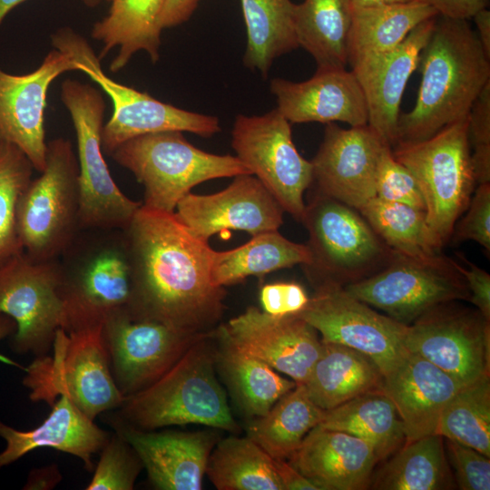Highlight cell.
I'll return each mask as SVG.
<instances>
[{"label": "cell", "mask_w": 490, "mask_h": 490, "mask_svg": "<svg viewBox=\"0 0 490 490\" xmlns=\"http://www.w3.org/2000/svg\"><path fill=\"white\" fill-rule=\"evenodd\" d=\"M132 265L128 311L191 334H209L224 313L226 291L213 284L214 250L174 212L140 207L124 230Z\"/></svg>", "instance_id": "6da1fadb"}, {"label": "cell", "mask_w": 490, "mask_h": 490, "mask_svg": "<svg viewBox=\"0 0 490 490\" xmlns=\"http://www.w3.org/2000/svg\"><path fill=\"white\" fill-rule=\"evenodd\" d=\"M418 67L416 100L400 113L396 144L426 140L466 116L490 83V59L468 20L438 15Z\"/></svg>", "instance_id": "7a4b0ae2"}, {"label": "cell", "mask_w": 490, "mask_h": 490, "mask_svg": "<svg viewBox=\"0 0 490 490\" xmlns=\"http://www.w3.org/2000/svg\"><path fill=\"white\" fill-rule=\"evenodd\" d=\"M113 411L142 430L197 424L236 435L240 431L216 377L214 331L195 342L155 383L126 397Z\"/></svg>", "instance_id": "3957f363"}, {"label": "cell", "mask_w": 490, "mask_h": 490, "mask_svg": "<svg viewBox=\"0 0 490 490\" xmlns=\"http://www.w3.org/2000/svg\"><path fill=\"white\" fill-rule=\"evenodd\" d=\"M59 262L65 332L102 328L128 309L132 265L124 230H81Z\"/></svg>", "instance_id": "277c9868"}, {"label": "cell", "mask_w": 490, "mask_h": 490, "mask_svg": "<svg viewBox=\"0 0 490 490\" xmlns=\"http://www.w3.org/2000/svg\"><path fill=\"white\" fill-rule=\"evenodd\" d=\"M301 222L310 253L303 268L315 290L366 279L395 254L358 210L318 191L306 203Z\"/></svg>", "instance_id": "5b68a950"}, {"label": "cell", "mask_w": 490, "mask_h": 490, "mask_svg": "<svg viewBox=\"0 0 490 490\" xmlns=\"http://www.w3.org/2000/svg\"><path fill=\"white\" fill-rule=\"evenodd\" d=\"M110 156L144 187L142 206L164 212H174L179 201L203 181L251 174L237 156L204 152L179 131L130 139Z\"/></svg>", "instance_id": "8992f818"}, {"label": "cell", "mask_w": 490, "mask_h": 490, "mask_svg": "<svg viewBox=\"0 0 490 490\" xmlns=\"http://www.w3.org/2000/svg\"><path fill=\"white\" fill-rule=\"evenodd\" d=\"M52 348L53 356L36 357L26 368L24 385L33 401L52 406L64 395L91 420L121 407L125 397L113 377L102 328H60Z\"/></svg>", "instance_id": "52a82bcc"}, {"label": "cell", "mask_w": 490, "mask_h": 490, "mask_svg": "<svg viewBox=\"0 0 490 490\" xmlns=\"http://www.w3.org/2000/svg\"><path fill=\"white\" fill-rule=\"evenodd\" d=\"M78 172L72 142H48L44 169L31 180L17 206L18 238L31 259H59L81 230Z\"/></svg>", "instance_id": "ba28073f"}, {"label": "cell", "mask_w": 490, "mask_h": 490, "mask_svg": "<svg viewBox=\"0 0 490 490\" xmlns=\"http://www.w3.org/2000/svg\"><path fill=\"white\" fill-rule=\"evenodd\" d=\"M394 158L415 177L428 225L445 244L476 184L467 138V115L433 136L392 147Z\"/></svg>", "instance_id": "9c48e42d"}, {"label": "cell", "mask_w": 490, "mask_h": 490, "mask_svg": "<svg viewBox=\"0 0 490 490\" xmlns=\"http://www.w3.org/2000/svg\"><path fill=\"white\" fill-rule=\"evenodd\" d=\"M54 48L69 54L112 101L113 111L103 125L102 147L110 155L124 142L148 133L179 131L211 137L220 131L217 117L182 110L147 93L115 82L104 74L100 58L81 34L63 27L52 34Z\"/></svg>", "instance_id": "30bf717a"}, {"label": "cell", "mask_w": 490, "mask_h": 490, "mask_svg": "<svg viewBox=\"0 0 490 490\" xmlns=\"http://www.w3.org/2000/svg\"><path fill=\"white\" fill-rule=\"evenodd\" d=\"M61 101L71 115L77 141L80 228L125 230L142 203L119 189L105 162L103 95L91 84L66 79L61 85Z\"/></svg>", "instance_id": "8fae6325"}, {"label": "cell", "mask_w": 490, "mask_h": 490, "mask_svg": "<svg viewBox=\"0 0 490 490\" xmlns=\"http://www.w3.org/2000/svg\"><path fill=\"white\" fill-rule=\"evenodd\" d=\"M343 288L405 325L440 304L470 298L457 262L443 254L423 260L395 252L382 270Z\"/></svg>", "instance_id": "7c38bea8"}, {"label": "cell", "mask_w": 490, "mask_h": 490, "mask_svg": "<svg viewBox=\"0 0 490 490\" xmlns=\"http://www.w3.org/2000/svg\"><path fill=\"white\" fill-rule=\"evenodd\" d=\"M231 146L283 211L301 222L306 206L303 197L312 184L313 167L298 152L290 122L277 108L260 116L239 114L231 131Z\"/></svg>", "instance_id": "4fadbf2b"}, {"label": "cell", "mask_w": 490, "mask_h": 490, "mask_svg": "<svg viewBox=\"0 0 490 490\" xmlns=\"http://www.w3.org/2000/svg\"><path fill=\"white\" fill-rule=\"evenodd\" d=\"M59 259L34 260L22 251L0 265V313L16 325L19 353L46 355L63 328Z\"/></svg>", "instance_id": "5bb4252c"}, {"label": "cell", "mask_w": 490, "mask_h": 490, "mask_svg": "<svg viewBox=\"0 0 490 490\" xmlns=\"http://www.w3.org/2000/svg\"><path fill=\"white\" fill-rule=\"evenodd\" d=\"M405 347L464 386L490 377V319L459 301L440 304L407 325Z\"/></svg>", "instance_id": "9a60e30c"}, {"label": "cell", "mask_w": 490, "mask_h": 490, "mask_svg": "<svg viewBox=\"0 0 490 490\" xmlns=\"http://www.w3.org/2000/svg\"><path fill=\"white\" fill-rule=\"evenodd\" d=\"M296 315L320 334L321 341L341 344L369 357L384 377L407 353V325L377 312L343 287L316 289Z\"/></svg>", "instance_id": "2e32d148"}, {"label": "cell", "mask_w": 490, "mask_h": 490, "mask_svg": "<svg viewBox=\"0 0 490 490\" xmlns=\"http://www.w3.org/2000/svg\"><path fill=\"white\" fill-rule=\"evenodd\" d=\"M209 334L187 333L138 318L128 309L116 313L102 327L113 377L125 397L155 383Z\"/></svg>", "instance_id": "e0dca14e"}, {"label": "cell", "mask_w": 490, "mask_h": 490, "mask_svg": "<svg viewBox=\"0 0 490 490\" xmlns=\"http://www.w3.org/2000/svg\"><path fill=\"white\" fill-rule=\"evenodd\" d=\"M234 346L305 384L322 349L318 332L296 314L272 316L250 306L217 327Z\"/></svg>", "instance_id": "ac0fdd59"}, {"label": "cell", "mask_w": 490, "mask_h": 490, "mask_svg": "<svg viewBox=\"0 0 490 490\" xmlns=\"http://www.w3.org/2000/svg\"><path fill=\"white\" fill-rule=\"evenodd\" d=\"M387 144L368 124L344 129L327 123L311 161L317 191L358 211L376 197L377 165Z\"/></svg>", "instance_id": "d6986e66"}, {"label": "cell", "mask_w": 490, "mask_h": 490, "mask_svg": "<svg viewBox=\"0 0 490 490\" xmlns=\"http://www.w3.org/2000/svg\"><path fill=\"white\" fill-rule=\"evenodd\" d=\"M282 207L252 174H240L224 190L207 195L188 193L177 204L175 215L200 240L208 241L228 230L251 236L277 230L283 224Z\"/></svg>", "instance_id": "ffe728a7"}, {"label": "cell", "mask_w": 490, "mask_h": 490, "mask_svg": "<svg viewBox=\"0 0 490 490\" xmlns=\"http://www.w3.org/2000/svg\"><path fill=\"white\" fill-rule=\"evenodd\" d=\"M68 71H78L77 63L56 48L31 73L13 74L0 68L1 138L21 150L38 172L45 166L47 92L52 82Z\"/></svg>", "instance_id": "44dd1931"}, {"label": "cell", "mask_w": 490, "mask_h": 490, "mask_svg": "<svg viewBox=\"0 0 490 490\" xmlns=\"http://www.w3.org/2000/svg\"><path fill=\"white\" fill-rule=\"evenodd\" d=\"M102 415L104 422L135 450L156 489L202 488L210 454L219 441L217 433L142 430L123 421L113 410Z\"/></svg>", "instance_id": "7402d4cb"}, {"label": "cell", "mask_w": 490, "mask_h": 490, "mask_svg": "<svg viewBox=\"0 0 490 490\" xmlns=\"http://www.w3.org/2000/svg\"><path fill=\"white\" fill-rule=\"evenodd\" d=\"M270 91L276 96L278 111L290 123L368 124L366 98L351 70H317L303 82L275 78L270 82Z\"/></svg>", "instance_id": "603a6c76"}, {"label": "cell", "mask_w": 490, "mask_h": 490, "mask_svg": "<svg viewBox=\"0 0 490 490\" xmlns=\"http://www.w3.org/2000/svg\"><path fill=\"white\" fill-rule=\"evenodd\" d=\"M437 16L419 24L392 51L351 69L366 98L368 125L391 147L397 142L405 88L411 74L417 69L421 52L431 35Z\"/></svg>", "instance_id": "cb8c5ba5"}, {"label": "cell", "mask_w": 490, "mask_h": 490, "mask_svg": "<svg viewBox=\"0 0 490 490\" xmlns=\"http://www.w3.org/2000/svg\"><path fill=\"white\" fill-rule=\"evenodd\" d=\"M318 490H364L378 463L363 439L346 432L313 427L287 460Z\"/></svg>", "instance_id": "d4e9b609"}, {"label": "cell", "mask_w": 490, "mask_h": 490, "mask_svg": "<svg viewBox=\"0 0 490 490\" xmlns=\"http://www.w3.org/2000/svg\"><path fill=\"white\" fill-rule=\"evenodd\" d=\"M463 387L428 360L407 351L384 377L383 392L395 405L409 442L436 434L444 407Z\"/></svg>", "instance_id": "484cf974"}, {"label": "cell", "mask_w": 490, "mask_h": 490, "mask_svg": "<svg viewBox=\"0 0 490 490\" xmlns=\"http://www.w3.org/2000/svg\"><path fill=\"white\" fill-rule=\"evenodd\" d=\"M51 407L49 416L32 430L20 431L0 421V436L6 442L0 452V469L41 447L73 455L82 460L85 469H93V456L102 450L111 434L98 427L64 395Z\"/></svg>", "instance_id": "4316f807"}, {"label": "cell", "mask_w": 490, "mask_h": 490, "mask_svg": "<svg viewBox=\"0 0 490 490\" xmlns=\"http://www.w3.org/2000/svg\"><path fill=\"white\" fill-rule=\"evenodd\" d=\"M214 361L233 402L250 420L265 415L296 386L294 380L281 377L265 362L238 348L217 328Z\"/></svg>", "instance_id": "83f0119b"}, {"label": "cell", "mask_w": 490, "mask_h": 490, "mask_svg": "<svg viewBox=\"0 0 490 490\" xmlns=\"http://www.w3.org/2000/svg\"><path fill=\"white\" fill-rule=\"evenodd\" d=\"M111 2L107 15L92 29V37L102 44L99 58L117 50L109 66L112 72L122 70L139 51L146 52L152 63L157 62L162 30L160 16L165 0Z\"/></svg>", "instance_id": "f1b7e54d"}, {"label": "cell", "mask_w": 490, "mask_h": 490, "mask_svg": "<svg viewBox=\"0 0 490 490\" xmlns=\"http://www.w3.org/2000/svg\"><path fill=\"white\" fill-rule=\"evenodd\" d=\"M384 375L367 355L322 341L321 354L304 384L310 399L329 410L357 397L383 391Z\"/></svg>", "instance_id": "f546056e"}, {"label": "cell", "mask_w": 490, "mask_h": 490, "mask_svg": "<svg viewBox=\"0 0 490 490\" xmlns=\"http://www.w3.org/2000/svg\"><path fill=\"white\" fill-rule=\"evenodd\" d=\"M436 15L437 12L424 0L353 6L348 50L351 69L392 51L419 24Z\"/></svg>", "instance_id": "4dcf8cb0"}, {"label": "cell", "mask_w": 490, "mask_h": 490, "mask_svg": "<svg viewBox=\"0 0 490 490\" xmlns=\"http://www.w3.org/2000/svg\"><path fill=\"white\" fill-rule=\"evenodd\" d=\"M375 490H447L456 488L446 458L444 437L437 434L406 442L373 472Z\"/></svg>", "instance_id": "1f68e13d"}, {"label": "cell", "mask_w": 490, "mask_h": 490, "mask_svg": "<svg viewBox=\"0 0 490 490\" xmlns=\"http://www.w3.org/2000/svg\"><path fill=\"white\" fill-rule=\"evenodd\" d=\"M352 15L350 0H304L296 5L297 42L314 58L318 70L346 69Z\"/></svg>", "instance_id": "d6a6232c"}, {"label": "cell", "mask_w": 490, "mask_h": 490, "mask_svg": "<svg viewBox=\"0 0 490 490\" xmlns=\"http://www.w3.org/2000/svg\"><path fill=\"white\" fill-rule=\"evenodd\" d=\"M318 426L363 439L371 446L378 462L385 461L407 442L398 412L383 391L361 395L325 410Z\"/></svg>", "instance_id": "836d02e7"}, {"label": "cell", "mask_w": 490, "mask_h": 490, "mask_svg": "<svg viewBox=\"0 0 490 490\" xmlns=\"http://www.w3.org/2000/svg\"><path fill=\"white\" fill-rule=\"evenodd\" d=\"M310 253L307 244L293 242L278 230L252 236L247 243L224 251H214L211 280L218 287L239 283L250 276L307 265Z\"/></svg>", "instance_id": "e575fe53"}, {"label": "cell", "mask_w": 490, "mask_h": 490, "mask_svg": "<svg viewBox=\"0 0 490 490\" xmlns=\"http://www.w3.org/2000/svg\"><path fill=\"white\" fill-rule=\"evenodd\" d=\"M324 412L310 399L305 385L296 384L265 415L250 421L247 436L272 458L288 460Z\"/></svg>", "instance_id": "d590c367"}, {"label": "cell", "mask_w": 490, "mask_h": 490, "mask_svg": "<svg viewBox=\"0 0 490 490\" xmlns=\"http://www.w3.org/2000/svg\"><path fill=\"white\" fill-rule=\"evenodd\" d=\"M247 28L244 64L263 76L277 57L299 47L290 0H240Z\"/></svg>", "instance_id": "8d00e7d4"}, {"label": "cell", "mask_w": 490, "mask_h": 490, "mask_svg": "<svg viewBox=\"0 0 490 490\" xmlns=\"http://www.w3.org/2000/svg\"><path fill=\"white\" fill-rule=\"evenodd\" d=\"M205 475L219 490H283L274 458L247 436L219 439Z\"/></svg>", "instance_id": "74e56055"}, {"label": "cell", "mask_w": 490, "mask_h": 490, "mask_svg": "<svg viewBox=\"0 0 490 490\" xmlns=\"http://www.w3.org/2000/svg\"><path fill=\"white\" fill-rule=\"evenodd\" d=\"M358 211L395 252L423 260L442 255L445 244L428 225L424 211L376 196Z\"/></svg>", "instance_id": "f35d334b"}, {"label": "cell", "mask_w": 490, "mask_h": 490, "mask_svg": "<svg viewBox=\"0 0 490 490\" xmlns=\"http://www.w3.org/2000/svg\"><path fill=\"white\" fill-rule=\"evenodd\" d=\"M436 434L490 457V377L454 395L440 415Z\"/></svg>", "instance_id": "ab89813d"}, {"label": "cell", "mask_w": 490, "mask_h": 490, "mask_svg": "<svg viewBox=\"0 0 490 490\" xmlns=\"http://www.w3.org/2000/svg\"><path fill=\"white\" fill-rule=\"evenodd\" d=\"M34 167L14 144L0 139V265L24 251L18 238L19 200L31 181Z\"/></svg>", "instance_id": "60d3db41"}, {"label": "cell", "mask_w": 490, "mask_h": 490, "mask_svg": "<svg viewBox=\"0 0 490 490\" xmlns=\"http://www.w3.org/2000/svg\"><path fill=\"white\" fill-rule=\"evenodd\" d=\"M100 459L86 490H132L142 463L132 447L116 432L110 435L100 451Z\"/></svg>", "instance_id": "b9f144b4"}, {"label": "cell", "mask_w": 490, "mask_h": 490, "mask_svg": "<svg viewBox=\"0 0 490 490\" xmlns=\"http://www.w3.org/2000/svg\"><path fill=\"white\" fill-rule=\"evenodd\" d=\"M376 196L387 201L426 210L419 186L413 174L393 156L387 144L380 155L376 176Z\"/></svg>", "instance_id": "7bdbcfd3"}, {"label": "cell", "mask_w": 490, "mask_h": 490, "mask_svg": "<svg viewBox=\"0 0 490 490\" xmlns=\"http://www.w3.org/2000/svg\"><path fill=\"white\" fill-rule=\"evenodd\" d=\"M467 138L477 184L490 182V83L479 93L467 114Z\"/></svg>", "instance_id": "ee69618b"}, {"label": "cell", "mask_w": 490, "mask_h": 490, "mask_svg": "<svg viewBox=\"0 0 490 490\" xmlns=\"http://www.w3.org/2000/svg\"><path fill=\"white\" fill-rule=\"evenodd\" d=\"M456 485L461 490L490 489V459L479 451L444 438Z\"/></svg>", "instance_id": "f6af8a7d"}, {"label": "cell", "mask_w": 490, "mask_h": 490, "mask_svg": "<svg viewBox=\"0 0 490 490\" xmlns=\"http://www.w3.org/2000/svg\"><path fill=\"white\" fill-rule=\"evenodd\" d=\"M456 221L451 238L455 242L474 240L490 252V182L478 184L466 209Z\"/></svg>", "instance_id": "bcb514c9"}, {"label": "cell", "mask_w": 490, "mask_h": 490, "mask_svg": "<svg viewBox=\"0 0 490 490\" xmlns=\"http://www.w3.org/2000/svg\"><path fill=\"white\" fill-rule=\"evenodd\" d=\"M309 300L305 289L294 281L265 284L260 292L262 310L272 316L297 314Z\"/></svg>", "instance_id": "7dc6e473"}, {"label": "cell", "mask_w": 490, "mask_h": 490, "mask_svg": "<svg viewBox=\"0 0 490 490\" xmlns=\"http://www.w3.org/2000/svg\"><path fill=\"white\" fill-rule=\"evenodd\" d=\"M467 264L468 267L465 268L457 263V268L466 279L469 301L490 319V274L471 262Z\"/></svg>", "instance_id": "c3c4849f"}, {"label": "cell", "mask_w": 490, "mask_h": 490, "mask_svg": "<svg viewBox=\"0 0 490 490\" xmlns=\"http://www.w3.org/2000/svg\"><path fill=\"white\" fill-rule=\"evenodd\" d=\"M439 15L454 19L469 20L483 8H487L489 0H424Z\"/></svg>", "instance_id": "681fc988"}, {"label": "cell", "mask_w": 490, "mask_h": 490, "mask_svg": "<svg viewBox=\"0 0 490 490\" xmlns=\"http://www.w3.org/2000/svg\"><path fill=\"white\" fill-rule=\"evenodd\" d=\"M199 0H165L160 16L162 29L173 27L187 21L194 12Z\"/></svg>", "instance_id": "f907efd6"}, {"label": "cell", "mask_w": 490, "mask_h": 490, "mask_svg": "<svg viewBox=\"0 0 490 490\" xmlns=\"http://www.w3.org/2000/svg\"><path fill=\"white\" fill-rule=\"evenodd\" d=\"M274 466L283 490H318V488L300 474L289 461L275 459Z\"/></svg>", "instance_id": "816d5d0a"}, {"label": "cell", "mask_w": 490, "mask_h": 490, "mask_svg": "<svg viewBox=\"0 0 490 490\" xmlns=\"http://www.w3.org/2000/svg\"><path fill=\"white\" fill-rule=\"evenodd\" d=\"M62 475L55 464L31 471L24 489L46 490L55 487Z\"/></svg>", "instance_id": "f5cc1de1"}, {"label": "cell", "mask_w": 490, "mask_h": 490, "mask_svg": "<svg viewBox=\"0 0 490 490\" xmlns=\"http://www.w3.org/2000/svg\"><path fill=\"white\" fill-rule=\"evenodd\" d=\"M476 29L475 34L485 55L490 59V11L487 8L479 10L472 17Z\"/></svg>", "instance_id": "db71d44e"}, {"label": "cell", "mask_w": 490, "mask_h": 490, "mask_svg": "<svg viewBox=\"0 0 490 490\" xmlns=\"http://www.w3.org/2000/svg\"><path fill=\"white\" fill-rule=\"evenodd\" d=\"M15 322L8 316L0 313V340L15 332Z\"/></svg>", "instance_id": "11a10c76"}, {"label": "cell", "mask_w": 490, "mask_h": 490, "mask_svg": "<svg viewBox=\"0 0 490 490\" xmlns=\"http://www.w3.org/2000/svg\"><path fill=\"white\" fill-rule=\"evenodd\" d=\"M353 6L356 7H367L379 5L406 3L412 0H350Z\"/></svg>", "instance_id": "9f6ffc18"}, {"label": "cell", "mask_w": 490, "mask_h": 490, "mask_svg": "<svg viewBox=\"0 0 490 490\" xmlns=\"http://www.w3.org/2000/svg\"><path fill=\"white\" fill-rule=\"evenodd\" d=\"M24 1L26 0H0V24L11 10Z\"/></svg>", "instance_id": "6f0895ef"}, {"label": "cell", "mask_w": 490, "mask_h": 490, "mask_svg": "<svg viewBox=\"0 0 490 490\" xmlns=\"http://www.w3.org/2000/svg\"><path fill=\"white\" fill-rule=\"evenodd\" d=\"M86 5L94 7L100 4L101 0H82Z\"/></svg>", "instance_id": "680465c9"}, {"label": "cell", "mask_w": 490, "mask_h": 490, "mask_svg": "<svg viewBox=\"0 0 490 490\" xmlns=\"http://www.w3.org/2000/svg\"><path fill=\"white\" fill-rule=\"evenodd\" d=\"M108 1H110V2H111L112 0H108Z\"/></svg>", "instance_id": "91938a15"}, {"label": "cell", "mask_w": 490, "mask_h": 490, "mask_svg": "<svg viewBox=\"0 0 490 490\" xmlns=\"http://www.w3.org/2000/svg\"><path fill=\"white\" fill-rule=\"evenodd\" d=\"M0 139H2V138H1V135H0Z\"/></svg>", "instance_id": "94428289"}]
</instances>
